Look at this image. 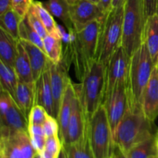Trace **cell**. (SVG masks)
Returning <instances> with one entry per match:
<instances>
[{
    "label": "cell",
    "instance_id": "d6a6232c",
    "mask_svg": "<svg viewBox=\"0 0 158 158\" xmlns=\"http://www.w3.org/2000/svg\"><path fill=\"white\" fill-rule=\"evenodd\" d=\"M26 18H27L28 22L29 23V24H30L31 26H32V27L36 31L37 33L41 36V38L43 39V40L45 37L47 36L48 32L47 30H46V27L44 26L43 23H42L40 19L39 18L37 14L35 13V10H34L33 8H32V6H31L30 9H29V12H28Z\"/></svg>",
    "mask_w": 158,
    "mask_h": 158
},
{
    "label": "cell",
    "instance_id": "1f68e13d",
    "mask_svg": "<svg viewBox=\"0 0 158 158\" xmlns=\"http://www.w3.org/2000/svg\"><path fill=\"white\" fill-rule=\"evenodd\" d=\"M62 147L63 144L59 135L47 137L44 149L40 154L45 158H58Z\"/></svg>",
    "mask_w": 158,
    "mask_h": 158
},
{
    "label": "cell",
    "instance_id": "4dcf8cb0",
    "mask_svg": "<svg viewBox=\"0 0 158 158\" xmlns=\"http://www.w3.org/2000/svg\"><path fill=\"white\" fill-rule=\"evenodd\" d=\"M29 134L34 148L38 153L43 151L46 145V137L42 125H29Z\"/></svg>",
    "mask_w": 158,
    "mask_h": 158
},
{
    "label": "cell",
    "instance_id": "4fadbf2b",
    "mask_svg": "<svg viewBox=\"0 0 158 158\" xmlns=\"http://www.w3.org/2000/svg\"><path fill=\"white\" fill-rule=\"evenodd\" d=\"M86 130L87 119L83 112L80 98L76 92V97L73 104L72 114L68 125L66 140L63 143V146H69L81 140L86 134Z\"/></svg>",
    "mask_w": 158,
    "mask_h": 158
},
{
    "label": "cell",
    "instance_id": "e575fe53",
    "mask_svg": "<svg viewBox=\"0 0 158 158\" xmlns=\"http://www.w3.org/2000/svg\"><path fill=\"white\" fill-rule=\"evenodd\" d=\"M34 0H12V9L23 18L27 15Z\"/></svg>",
    "mask_w": 158,
    "mask_h": 158
},
{
    "label": "cell",
    "instance_id": "7dc6e473",
    "mask_svg": "<svg viewBox=\"0 0 158 158\" xmlns=\"http://www.w3.org/2000/svg\"><path fill=\"white\" fill-rule=\"evenodd\" d=\"M33 158H39V154H38V153H37V154H36V155H35V157H34Z\"/></svg>",
    "mask_w": 158,
    "mask_h": 158
},
{
    "label": "cell",
    "instance_id": "7402d4cb",
    "mask_svg": "<svg viewBox=\"0 0 158 158\" xmlns=\"http://www.w3.org/2000/svg\"><path fill=\"white\" fill-rule=\"evenodd\" d=\"M19 40L0 28V60L14 68Z\"/></svg>",
    "mask_w": 158,
    "mask_h": 158
},
{
    "label": "cell",
    "instance_id": "30bf717a",
    "mask_svg": "<svg viewBox=\"0 0 158 158\" xmlns=\"http://www.w3.org/2000/svg\"><path fill=\"white\" fill-rule=\"evenodd\" d=\"M103 104L106 108L111 131L113 135L114 136L116 130L128 108L127 82L120 83L106 98Z\"/></svg>",
    "mask_w": 158,
    "mask_h": 158
},
{
    "label": "cell",
    "instance_id": "f35d334b",
    "mask_svg": "<svg viewBox=\"0 0 158 158\" xmlns=\"http://www.w3.org/2000/svg\"><path fill=\"white\" fill-rule=\"evenodd\" d=\"M110 158H128V157L126 153H125L118 145H117L115 143L114 150Z\"/></svg>",
    "mask_w": 158,
    "mask_h": 158
},
{
    "label": "cell",
    "instance_id": "ac0fdd59",
    "mask_svg": "<svg viewBox=\"0 0 158 158\" xmlns=\"http://www.w3.org/2000/svg\"><path fill=\"white\" fill-rule=\"evenodd\" d=\"M20 43L25 48L30 60L32 74L35 82L40 77L45 70L50 66L51 61L43 49L26 40H19Z\"/></svg>",
    "mask_w": 158,
    "mask_h": 158
},
{
    "label": "cell",
    "instance_id": "52a82bcc",
    "mask_svg": "<svg viewBox=\"0 0 158 158\" xmlns=\"http://www.w3.org/2000/svg\"><path fill=\"white\" fill-rule=\"evenodd\" d=\"M87 134L94 157H110L115 142L103 104L87 120Z\"/></svg>",
    "mask_w": 158,
    "mask_h": 158
},
{
    "label": "cell",
    "instance_id": "9a60e30c",
    "mask_svg": "<svg viewBox=\"0 0 158 158\" xmlns=\"http://www.w3.org/2000/svg\"><path fill=\"white\" fill-rule=\"evenodd\" d=\"M141 109L147 118L154 122L158 117V68L151 74L141 100Z\"/></svg>",
    "mask_w": 158,
    "mask_h": 158
},
{
    "label": "cell",
    "instance_id": "6da1fadb",
    "mask_svg": "<svg viewBox=\"0 0 158 158\" xmlns=\"http://www.w3.org/2000/svg\"><path fill=\"white\" fill-rule=\"evenodd\" d=\"M154 122L147 118L141 108L131 109L119 123L114 134V142L125 153L145 140L155 137Z\"/></svg>",
    "mask_w": 158,
    "mask_h": 158
},
{
    "label": "cell",
    "instance_id": "5bb4252c",
    "mask_svg": "<svg viewBox=\"0 0 158 158\" xmlns=\"http://www.w3.org/2000/svg\"><path fill=\"white\" fill-rule=\"evenodd\" d=\"M1 135L15 132H29V120L15 100L7 110L0 114Z\"/></svg>",
    "mask_w": 158,
    "mask_h": 158
},
{
    "label": "cell",
    "instance_id": "b9f144b4",
    "mask_svg": "<svg viewBox=\"0 0 158 158\" xmlns=\"http://www.w3.org/2000/svg\"><path fill=\"white\" fill-rule=\"evenodd\" d=\"M125 0H113L112 8H117L123 6Z\"/></svg>",
    "mask_w": 158,
    "mask_h": 158
},
{
    "label": "cell",
    "instance_id": "2e32d148",
    "mask_svg": "<svg viewBox=\"0 0 158 158\" xmlns=\"http://www.w3.org/2000/svg\"><path fill=\"white\" fill-rule=\"evenodd\" d=\"M35 83V91H36L35 105H40L43 106L49 116L55 117L54 100L52 86H51L49 67L43 73V74Z\"/></svg>",
    "mask_w": 158,
    "mask_h": 158
},
{
    "label": "cell",
    "instance_id": "9c48e42d",
    "mask_svg": "<svg viewBox=\"0 0 158 158\" xmlns=\"http://www.w3.org/2000/svg\"><path fill=\"white\" fill-rule=\"evenodd\" d=\"M34 148L29 132H15L1 135L0 158H33Z\"/></svg>",
    "mask_w": 158,
    "mask_h": 158
},
{
    "label": "cell",
    "instance_id": "ee69618b",
    "mask_svg": "<svg viewBox=\"0 0 158 158\" xmlns=\"http://www.w3.org/2000/svg\"><path fill=\"white\" fill-rule=\"evenodd\" d=\"M155 140H156V145H157V152H158V130H157V133H156Z\"/></svg>",
    "mask_w": 158,
    "mask_h": 158
},
{
    "label": "cell",
    "instance_id": "c3c4849f",
    "mask_svg": "<svg viewBox=\"0 0 158 158\" xmlns=\"http://www.w3.org/2000/svg\"><path fill=\"white\" fill-rule=\"evenodd\" d=\"M152 158H158V155L157 156H155V157H152Z\"/></svg>",
    "mask_w": 158,
    "mask_h": 158
},
{
    "label": "cell",
    "instance_id": "836d02e7",
    "mask_svg": "<svg viewBox=\"0 0 158 158\" xmlns=\"http://www.w3.org/2000/svg\"><path fill=\"white\" fill-rule=\"evenodd\" d=\"M48 116L49 114L43 106H40V105H35L29 114V125L33 124L43 126V123L46 122Z\"/></svg>",
    "mask_w": 158,
    "mask_h": 158
},
{
    "label": "cell",
    "instance_id": "bcb514c9",
    "mask_svg": "<svg viewBox=\"0 0 158 158\" xmlns=\"http://www.w3.org/2000/svg\"><path fill=\"white\" fill-rule=\"evenodd\" d=\"M39 154V158H45L44 157H43V155L42 154H40V153H38Z\"/></svg>",
    "mask_w": 158,
    "mask_h": 158
},
{
    "label": "cell",
    "instance_id": "4316f807",
    "mask_svg": "<svg viewBox=\"0 0 158 158\" xmlns=\"http://www.w3.org/2000/svg\"><path fill=\"white\" fill-rule=\"evenodd\" d=\"M32 7L35 10V13L40 19L42 23L47 30L48 34L55 35H60L58 26L56 23L53 19V15L49 12V11L46 9L45 5L43 2L39 1H34L32 5Z\"/></svg>",
    "mask_w": 158,
    "mask_h": 158
},
{
    "label": "cell",
    "instance_id": "7a4b0ae2",
    "mask_svg": "<svg viewBox=\"0 0 158 158\" xmlns=\"http://www.w3.org/2000/svg\"><path fill=\"white\" fill-rule=\"evenodd\" d=\"M101 20H95L78 31L71 32L73 40L71 43V60L76 76L80 82L97 60L99 33Z\"/></svg>",
    "mask_w": 158,
    "mask_h": 158
},
{
    "label": "cell",
    "instance_id": "ba28073f",
    "mask_svg": "<svg viewBox=\"0 0 158 158\" xmlns=\"http://www.w3.org/2000/svg\"><path fill=\"white\" fill-rule=\"evenodd\" d=\"M129 64V56L123 46L120 45L114 51L106 64V84L103 103L120 83L127 81Z\"/></svg>",
    "mask_w": 158,
    "mask_h": 158
},
{
    "label": "cell",
    "instance_id": "5b68a950",
    "mask_svg": "<svg viewBox=\"0 0 158 158\" xmlns=\"http://www.w3.org/2000/svg\"><path fill=\"white\" fill-rule=\"evenodd\" d=\"M146 20L143 0H125L121 45L129 57L143 43Z\"/></svg>",
    "mask_w": 158,
    "mask_h": 158
},
{
    "label": "cell",
    "instance_id": "277c9868",
    "mask_svg": "<svg viewBox=\"0 0 158 158\" xmlns=\"http://www.w3.org/2000/svg\"><path fill=\"white\" fill-rule=\"evenodd\" d=\"M106 65L95 61L80 84H74L87 120L103 105L105 94Z\"/></svg>",
    "mask_w": 158,
    "mask_h": 158
},
{
    "label": "cell",
    "instance_id": "603a6c76",
    "mask_svg": "<svg viewBox=\"0 0 158 158\" xmlns=\"http://www.w3.org/2000/svg\"><path fill=\"white\" fill-rule=\"evenodd\" d=\"M45 6L54 17L63 22L70 32L73 31L72 21L69 15V4L67 0H48Z\"/></svg>",
    "mask_w": 158,
    "mask_h": 158
},
{
    "label": "cell",
    "instance_id": "f6af8a7d",
    "mask_svg": "<svg viewBox=\"0 0 158 158\" xmlns=\"http://www.w3.org/2000/svg\"><path fill=\"white\" fill-rule=\"evenodd\" d=\"M86 1L90 2H93V3H96V4H99L100 0H86Z\"/></svg>",
    "mask_w": 158,
    "mask_h": 158
},
{
    "label": "cell",
    "instance_id": "681fc988",
    "mask_svg": "<svg viewBox=\"0 0 158 158\" xmlns=\"http://www.w3.org/2000/svg\"><path fill=\"white\" fill-rule=\"evenodd\" d=\"M157 68H158V62H157Z\"/></svg>",
    "mask_w": 158,
    "mask_h": 158
},
{
    "label": "cell",
    "instance_id": "f1b7e54d",
    "mask_svg": "<svg viewBox=\"0 0 158 158\" xmlns=\"http://www.w3.org/2000/svg\"><path fill=\"white\" fill-rule=\"evenodd\" d=\"M69 154V158H94L89 144L87 130L84 137L77 143L64 146Z\"/></svg>",
    "mask_w": 158,
    "mask_h": 158
},
{
    "label": "cell",
    "instance_id": "d590c367",
    "mask_svg": "<svg viewBox=\"0 0 158 158\" xmlns=\"http://www.w3.org/2000/svg\"><path fill=\"white\" fill-rule=\"evenodd\" d=\"M43 127L46 138L52 136L59 135V124L55 117L49 115L48 116L46 122L43 123Z\"/></svg>",
    "mask_w": 158,
    "mask_h": 158
},
{
    "label": "cell",
    "instance_id": "ab89813d",
    "mask_svg": "<svg viewBox=\"0 0 158 158\" xmlns=\"http://www.w3.org/2000/svg\"><path fill=\"white\" fill-rule=\"evenodd\" d=\"M112 3L113 0H100L99 6L101 8L102 10L106 13L112 9Z\"/></svg>",
    "mask_w": 158,
    "mask_h": 158
},
{
    "label": "cell",
    "instance_id": "7bdbcfd3",
    "mask_svg": "<svg viewBox=\"0 0 158 158\" xmlns=\"http://www.w3.org/2000/svg\"><path fill=\"white\" fill-rule=\"evenodd\" d=\"M80 0H67L68 3L69 4V6H73V5H75L76 3H77L78 2H80Z\"/></svg>",
    "mask_w": 158,
    "mask_h": 158
},
{
    "label": "cell",
    "instance_id": "60d3db41",
    "mask_svg": "<svg viewBox=\"0 0 158 158\" xmlns=\"http://www.w3.org/2000/svg\"><path fill=\"white\" fill-rule=\"evenodd\" d=\"M58 158H69L67 150H66V148H65L63 145V147H62V149H61V151H60V154H59Z\"/></svg>",
    "mask_w": 158,
    "mask_h": 158
},
{
    "label": "cell",
    "instance_id": "74e56055",
    "mask_svg": "<svg viewBox=\"0 0 158 158\" xmlns=\"http://www.w3.org/2000/svg\"><path fill=\"white\" fill-rule=\"evenodd\" d=\"M12 9V0H0V15H2Z\"/></svg>",
    "mask_w": 158,
    "mask_h": 158
},
{
    "label": "cell",
    "instance_id": "3957f363",
    "mask_svg": "<svg viewBox=\"0 0 158 158\" xmlns=\"http://www.w3.org/2000/svg\"><path fill=\"white\" fill-rule=\"evenodd\" d=\"M155 66L148 47L143 42L130 57L127 81L129 108H141L142 97Z\"/></svg>",
    "mask_w": 158,
    "mask_h": 158
},
{
    "label": "cell",
    "instance_id": "83f0119b",
    "mask_svg": "<svg viewBox=\"0 0 158 158\" xmlns=\"http://www.w3.org/2000/svg\"><path fill=\"white\" fill-rule=\"evenodd\" d=\"M128 158H152L158 155L155 137L145 140L127 153Z\"/></svg>",
    "mask_w": 158,
    "mask_h": 158
},
{
    "label": "cell",
    "instance_id": "d6986e66",
    "mask_svg": "<svg viewBox=\"0 0 158 158\" xmlns=\"http://www.w3.org/2000/svg\"><path fill=\"white\" fill-rule=\"evenodd\" d=\"M35 83L19 81L14 100L28 120L32 107L35 105Z\"/></svg>",
    "mask_w": 158,
    "mask_h": 158
},
{
    "label": "cell",
    "instance_id": "484cf974",
    "mask_svg": "<svg viewBox=\"0 0 158 158\" xmlns=\"http://www.w3.org/2000/svg\"><path fill=\"white\" fill-rule=\"evenodd\" d=\"M44 51L48 58L53 63H58L62 60V37L61 35H55L48 34L43 39Z\"/></svg>",
    "mask_w": 158,
    "mask_h": 158
},
{
    "label": "cell",
    "instance_id": "ffe728a7",
    "mask_svg": "<svg viewBox=\"0 0 158 158\" xmlns=\"http://www.w3.org/2000/svg\"><path fill=\"white\" fill-rule=\"evenodd\" d=\"M143 42L148 47L154 65L158 62V14L149 16L146 20Z\"/></svg>",
    "mask_w": 158,
    "mask_h": 158
},
{
    "label": "cell",
    "instance_id": "8992f818",
    "mask_svg": "<svg viewBox=\"0 0 158 158\" xmlns=\"http://www.w3.org/2000/svg\"><path fill=\"white\" fill-rule=\"evenodd\" d=\"M123 6L112 8L105 14L100 23L97 60L105 65L121 45L123 36Z\"/></svg>",
    "mask_w": 158,
    "mask_h": 158
},
{
    "label": "cell",
    "instance_id": "8d00e7d4",
    "mask_svg": "<svg viewBox=\"0 0 158 158\" xmlns=\"http://www.w3.org/2000/svg\"><path fill=\"white\" fill-rule=\"evenodd\" d=\"M146 19L158 14V0H143Z\"/></svg>",
    "mask_w": 158,
    "mask_h": 158
},
{
    "label": "cell",
    "instance_id": "7c38bea8",
    "mask_svg": "<svg viewBox=\"0 0 158 158\" xmlns=\"http://www.w3.org/2000/svg\"><path fill=\"white\" fill-rule=\"evenodd\" d=\"M49 70H50L51 86H52L54 100L55 117L56 119L63 96L71 80L68 76L67 66L65 63V60H63V59L58 63H53L51 62Z\"/></svg>",
    "mask_w": 158,
    "mask_h": 158
},
{
    "label": "cell",
    "instance_id": "cb8c5ba5",
    "mask_svg": "<svg viewBox=\"0 0 158 158\" xmlns=\"http://www.w3.org/2000/svg\"><path fill=\"white\" fill-rule=\"evenodd\" d=\"M19 78L15 69L0 60V85L1 90L9 93L15 99Z\"/></svg>",
    "mask_w": 158,
    "mask_h": 158
},
{
    "label": "cell",
    "instance_id": "44dd1931",
    "mask_svg": "<svg viewBox=\"0 0 158 158\" xmlns=\"http://www.w3.org/2000/svg\"><path fill=\"white\" fill-rule=\"evenodd\" d=\"M14 69L19 78V81L24 83H35L29 56L19 40L17 46V55Z\"/></svg>",
    "mask_w": 158,
    "mask_h": 158
},
{
    "label": "cell",
    "instance_id": "e0dca14e",
    "mask_svg": "<svg viewBox=\"0 0 158 158\" xmlns=\"http://www.w3.org/2000/svg\"><path fill=\"white\" fill-rule=\"evenodd\" d=\"M75 97L76 89L74 87V83L70 80L63 96L56 118L59 124V136L61 140L62 144L66 140L68 125L72 114L73 104Z\"/></svg>",
    "mask_w": 158,
    "mask_h": 158
},
{
    "label": "cell",
    "instance_id": "d4e9b609",
    "mask_svg": "<svg viewBox=\"0 0 158 158\" xmlns=\"http://www.w3.org/2000/svg\"><path fill=\"white\" fill-rule=\"evenodd\" d=\"M23 19L12 9L0 15V28L6 31L15 40H19V26Z\"/></svg>",
    "mask_w": 158,
    "mask_h": 158
},
{
    "label": "cell",
    "instance_id": "f546056e",
    "mask_svg": "<svg viewBox=\"0 0 158 158\" xmlns=\"http://www.w3.org/2000/svg\"><path fill=\"white\" fill-rule=\"evenodd\" d=\"M19 40H26L39 46L40 49L44 50L43 40L36 31L32 27L26 17H25L21 22L19 26Z\"/></svg>",
    "mask_w": 158,
    "mask_h": 158
},
{
    "label": "cell",
    "instance_id": "8fae6325",
    "mask_svg": "<svg viewBox=\"0 0 158 158\" xmlns=\"http://www.w3.org/2000/svg\"><path fill=\"white\" fill-rule=\"evenodd\" d=\"M99 4L86 0H80L73 6H69V15L73 31H78L95 20H102L105 15Z\"/></svg>",
    "mask_w": 158,
    "mask_h": 158
}]
</instances>
